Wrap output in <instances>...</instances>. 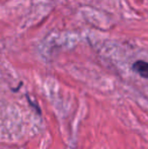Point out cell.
Here are the masks:
<instances>
[{"instance_id": "cell-1", "label": "cell", "mask_w": 148, "mask_h": 149, "mask_svg": "<svg viewBox=\"0 0 148 149\" xmlns=\"http://www.w3.org/2000/svg\"><path fill=\"white\" fill-rule=\"evenodd\" d=\"M133 70L138 73L143 78H148V62L143 60H138L133 64Z\"/></svg>"}]
</instances>
